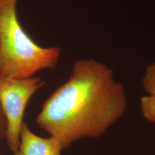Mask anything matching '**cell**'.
I'll return each instance as SVG.
<instances>
[{"label":"cell","instance_id":"cell-1","mask_svg":"<svg viewBox=\"0 0 155 155\" xmlns=\"http://www.w3.org/2000/svg\"><path fill=\"white\" fill-rule=\"evenodd\" d=\"M127 108L125 89L113 71L93 59H81L45 101L36 121L64 149L79 140L102 136Z\"/></svg>","mask_w":155,"mask_h":155},{"label":"cell","instance_id":"cell-2","mask_svg":"<svg viewBox=\"0 0 155 155\" xmlns=\"http://www.w3.org/2000/svg\"><path fill=\"white\" fill-rule=\"evenodd\" d=\"M18 0H0V78L26 79L55 67L58 47L38 45L22 28L17 13Z\"/></svg>","mask_w":155,"mask_h":155},{"label":"cell","instance_id":"cell-3","mask_svg":"<svg viewBox=\"0 0 155 155\" xmlns=\"http://www.w3.org/2000/svg\"><path fill=\"white\" fill-rule=\"evenodd\" d=\"M40 78H0V104L6 121L5 138L9 148L18 150L20 132L26 106L33 94L45 86Z\"/></svg>","mask_w":155,"mask_h":155},{"label":"cell","instance_id":"cell-4","mask_svg":"<svg viewBox=\"0 0 155 155\" xmlns=\"http://www.w3.org/2000/svg\"><path fill=\"white\" fill-rule=\"evenodd\" d=\"M62 150L61 144L56 138L38 136L29 129L27 122H22L17 155H61Z\"/></svg>","mask_w":155,"mask_h":155},{"label":"cell","instance_id":"cell-5","mask_svg":"<svg viewBox=\"0 0 155 155\" xmlns=\"http://www.w3.org/2000/svg\"><path fill=\"white\" fill-rule=\"evenodd\" d=\"M140 108L144 118L155 124V95L143 96L140 99Z\"/></svg>","mask_w":155,"mask_h":155},{"label":"cell","instance_id":"cell-6","mask_svg":"<svg viewBox=\"0 0 155 155\" xmlns=\"http://www.w3.org/2000/svg\"><path fill=\"white\" fill-rule=\"evenodd\" d=\"M142 85L148 95H155V63H150L147 67Z\"/></svg>","mask_w":155,"mask_h":155},{"label":"cell","instance_id":"cell-7","mask_svg":"<svg viewBox=\"0 0 155 155\" xmlns=\"http://www.w3.org/2000/svg\"><path fill=\"white\" fill-rule=\"evenodd\" d=\"M6 129L7 126L5 117L0 104V139L5 138Z\"/></svg>","mask_w":155,"mask_h":155},{"label":"cell","instance_id":"cell-8","mask_svg":"<svg viewBox=\"0 0 155 155\" xmlns=\"http://www.w3.org/2000/svg\"><path fill=\"white\" fill-rule=\"evenodd\" d=\"M13 155H17V152H15V153H14Z\"/></svg>","mask_w":155,"mask_h":155},{"label":"cell","instance_id":"cell-9","mask_svg":"<svg viewBox=\"0 0 155 155\" xmlns=\"http://www.w3.org/2000/svg\"></svg>","mask_w":155,"mask_h":155}]
</instances>
